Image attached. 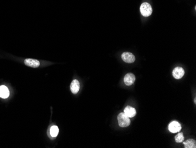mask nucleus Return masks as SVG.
<instances>
[{"label":"nucleus","mask_w":196,"mask_h":148,"mask_svg":"<svg viewBox=\"0 0 196 148\" xmlns=\"http://www.w3.org/2000/svg\"><path fill=\"white\" fill-rule=\"evenodd\" d=\"M181 129V126L180 124L176 121H173L171 122L169 125V130L172 133H177Z\"/></svg>","instance_id":"nucleus-7"},{"label":"nucleus","mask_w":196,"mask_h":148,"mask_svg":"<svg viewBox=\"0 0 196 148\" xmlns=\"http://www.w3.org/2000/svg\"><path fill=\"white\" fill-rule=\"evenodd\" d=\"M184 136L183 133H179L175 136V140L177 143L183 142L184 140Z\"/></svg>","instance_id":"nucleus-13"},{"label":"nucleus","mask_w":196,"mask_h":148,"mask_svg":"<svg viewBox=\"0 0 196 148\" xmlns=\"http://www.w3.org/2000/svg\"><path fill=\"white\" fill-rule=\"evenodd\" d=\"M59 133V129L57 126H53L51 128L50 133L52 137H56Z\"/></svg>","instance_id":"nucleus-12"},{"label":"nucleus","mask_w":196,"mask_h":148,"mask_svg":"<svg viewBox=\"0 0 196 148\" xmlns=\"http://www.w3.org/2000/svg\"><path fill=\"white\" fill-rule=\"evenodd\" d=\"M118 120L119 125L120 127H128L130 124V118L126 115L124 113H120L118 116Z\"/></svg>","instance_id":"nucleus-1"},{"label":"nucleus","mask_w":196,"mask_h":148,"mask_svg":"<svg viewBox=\"0 0 196 148\" xmlns=\"http://www.w3.org/2000/svg\"><path fill=\"white\" fill-rule=\"evenodd\" d=\"M185 148H195L196 143L195 140L193 139H189L183 142Z\"/></svg>","instance_id":"nucleus-11"},{"label":"nucleus","mask_w":196,"mask_h":148,"mask_svg":"<svg viewBox=\"0 0 196 148\" xmlns=\"http://www.w3.org/2000/svg\"><path fill=\"white\" fill-rule=\"evenodd\" d=\"M122 60L127 63H133L135 61V56L132 53L124 52L122 55Z\"/></svg>","instance_id":"nucleus-4"},{"label":"nucleus","mask_w":196,"mask_h":148,"mask_svg":"<svg viewBox=\"0 0 196 148\" xmlns=\"http://www.w3.org/2000/svg\"><path fill=\"white\" fill-rule=\"evenodd\" d=\"M141 14L144 17H149L152 14V8L148 3H143L140 7Z\"/></svg>","instance_id":"nucleus-2"},{"label":"nucleus","mask_w":196,"mask_h":148,"mask_svg":"<svg viewBox=\"0 0 196 148\" xmlns=\"http://www.w3.org/2000/svg\"><path fill=\"white\" fill-rule=\"evenodd\" d=\"M135 76L131 73H128L124 77V82L126 86H132L135 82Z\"/></svg>","instance_id":"nucleus-5"},{"label":"nucleus","mask_w":196,"mask_h":148,"mask_svg":"<svg viewBox=\"0 0 196 148\" xmlns=\"http://www.w3.org/2000/svg\"><path fill=\"white\" fill-rule=\"evenodd\" d=\"M24 64L32 68H38L41 65V62L36 59H26L24 61Z\"/></svg>","instance_id":"nucleus-3"},{"label":"nucleus","mask_w":196,"mask_h":148,"mask_svg":"<svg viewBox=\"0 0 196 148\" xmlns=\"http://www.w3.org/2000/svg\"><path fill=\"white\" fill-rule=\"evenodd\" d=\"M70 89L72 93L76 94L79 90L80 89V83L78 80H74L72 82L71 86H70Z\"/></svg>","instance_id":"nucleus-9"},{"label":"nucleus","mask_w":196,"mask_h":148,"mask_svg":"<svg viewBox=\"0 0 196 148\" xmlns=\"http://www.w3.org/2000/svg\"><path fill=\"white\" fill-rule=\"evenodd\" d=\"M9 95V91L5 86H0V98L7 99Z\"/></svg>","instance_id":"nucleus-10"},{"label":"nucleus","mask_w":196,"mask_h":148,"mask_svg":"<svg viewBox=\"0 0 196 148\" xmlns=\"http://www.w3.org/2000/svg\"><path fill=\"white\" fill-rule=\"evenodd\" d=\"M173 76L176 79H180L183 77L185 74V70L181 67H177L173 71Z\"/></svg>","instance_id":"nucleus-6"},{"label":"nucleus","mask_w":196,"mask_h":148,"mask_svg":"<svg viewBox=\"0 0 196 148\" xmlns=\"http://www.w3.org/2000/svg\"><path fill=\"white\" fill-rule=\"evenodd\" d=\"M124 113L129 118H132L136 115V110L133 107L128 106L125 107L124 110Z\"/></svg>","instance_id":"nucleus-8"}]
</instances>
